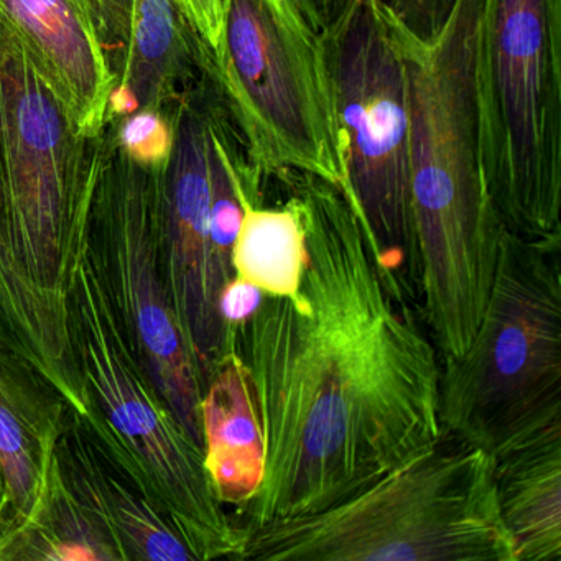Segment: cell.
Wrapping results in <instances>:
<instances>
[{"instance_id": "cell-1", "label": "cell", "mask_w": 561, "mask_h": 561, "mask_svg": "<svg viewBox=\"0 0 561 561\" xmlns=\"http://www.w3.org/2000/svg\"><path fill=\"white\" fill-rule=\"evenodd\" d=\"M307 239L295 298L264 297L232 334L251 373L265 476L245 530L328 511L443 436L442 357L380 277L336 186L285 173Z\"/></svg>"}, {"instance_id": "cell-2", "label": "cell", "mask_w": 561, "mask_h": 561, "mask_svg": "<svg viewBox=\"0 0 561 561\" xmlns=\"http://www.w3.org/2000/svg\"><path fill=\"white\" fill-rule=\"evenodd\" d=\"M481 2L455 0L445 24L426 38L387 11L409 87L420 310L442 360L461 357L474 337L504 232L489 196L479 133L476 48Z\"/></svg>"}, {"instance_id": "cell-3", "label": "cell", "mask_w": 561, "mask_h": 561, "mask_svg": "<svg viewBox=\"0 0 561 561\" xmlns=\"http://www.w3.org/2000/svg\"><path fill=\"white\" fill-rule=\"evenodd\" d=\"M241 560L515 561L492 458L443 435L328 511L248 531Z\"/></svg>"}, {"instance_id": "cell-4", "label": "cell", "mask_w": 561, "mask_h": 561, "mask_svg": "<svg viewBox=\"0 0 561 561\" xmlns=\"http://www.w3.org/2000/svg\"><path fill=\"white\" fill-rule=\"evenodd\" d=\"M71 327L91 402L80 422L101 455L172 524L196 561L241 560L248 530L226 514L202 446L140 363L93 245L75 277Z\"/></svg>"}, {"instance_id": "cell-5", "label": "cell", "mask_w": 561, "mask_h": 561, "mask_svg": "<svg viewBox=\"0 0 561 561\" xmlns=\"http://www.w3.org/2000/svg\"><path fill=\"white\" fill-rule=\"evenodd\" d=\"M439 419L491 458L561 423V238L502 232L474 337L442 360Z\"/></svg>"}, {"instance_id": "cell-6", "label": "cell", "mask_w": 561, "mask_h": 561, "mask_svg": "<svg viewBox=\"0 0 561 561\" xmlns=\"http://www.w3.org/2000/svg\"><path fill=\"white\" fill-rule=\"evenodd\" d=\"M219 83L255 185L305 173L353 203L327 28L307 0H222Z\"/></svg>"}, {"instance_id": "cell-7", "label": "cell", "mask_w": 561, "mask_h": 561, "mask_svg": "<svg viewBox=\"0 0 561 561\" xmlns=\"http://www.w3.org/2000/svg\"><path fill=\"white\" fill-rule=\"evenodd\" d=\"M476 96L502 229L561 238V0H482Z\"/></svg>"}, {"instance_id": "cell-8", "label": "cell", "mask_w": 561, "mask_h": 561, "mask_svg": "<svg viewBox=\"0 0 561 561\" xmlns=\"http://www.w3.org/2000/svg\"><path fill=\"white\" fill-rule=\"evenodd\" d=\"M80 137L27 58L0 44V196L9 245L48 323L73 350L71 291L91 245L100 188L96 170L75 150Z\"/></svg>"}, {"instance_id": "cell-9", "label": "cell", "mask_w": 561, "mask_h": 561, "mask_svg": "<svg viewBox=\"0 0 561 561\" xmlns=\"http://www.w3.org/2000/svg\"><path fill=\"white\" fill-rule=\"evenodd\" d=\"M327 42L354 206L390 294L420 304L409 87L389 12L380 0H354L327 28Z\"/></svg>"}, {"instance_id": "cell-10", "label": "cell", "mask_w": 561, "mask_h": 561, "mask_svg": "<svg viewBox=\"0 0 561 561\" xmlns=\"http://www.w3.org/2000/svg\"><path fill=\"white\" fill-rule=\"evenodd\" d=\"M160 192L134 175L98 188L91 245L130 344L160 397L203 448V380L183 341L160 262Z\"/></svg>"}, {"instance_id": "cell-11", "label": "cell", "mask_w": 561, "mask_h": 561, "mask_svg": "<svg viewBox=\"0 0 561 561\" xmlns=\"http://www.w3.org/2000/svg\"><path fill=\"white\" fill-rule=\"evenodd\" d=\"M209 119L183 114L160 192V262L173 317L205 389L228 331L219 314L209 245Z\"/></svg>"}, {"instance_id": "cell-12", "label": "cell", "mask_w": 561, "mask_h": 561, "mask_svg": "<svg viewBox=\"0 0 561 561\" xmlns=\"http://www.w3.org/2000/svg\"><path fill=\"white\" fill-rule=\"evenodd\" d=\"M0 44L27 58L80 136L103 126L113 77L83 0H0Z\"/></svg>"}, {"instance_id": "cell-13", "label": "cell", "mask_w": 561, "mask_h": 561, "mask_svg": "<svg viewBox=\"0 0 561 561\" xmlns=\"http://www.w3.org/2000/svg\"><path fill=\"white\" fill-rule=\"evenodd\" d=\"M42 387L47 386L0 350V508L2 515L11 512L0 535L41 511L58 461L67 407Z\"/></svg>"}, {"instance_id": "cell-14", "label": "cell", "mask_w": 561, "mask_h": 561, "mask_svg": "<svg viewBox=\"0 0 561 561\" xmlns=\"http://www.w3.org/2000/svg\"><path fill=\"white\" fill-rule=\"evenodd\" d=\"M58 461L65 482L103 531L117 560H195L172 524L101 455L83 423L68 410Z\"/></svg>"}, {"instance_id": "cell-15", "label": "cell", "mask_w": 561, "mask_h": 561, "mask_svg": "<svg viewBox=\"0 0 561 561\" xmlns=\"http://www.w3.org/2000/svg\"><path fill=\"white\" fill-rule=\"evenodd\" d=\"M203 458L222 505L244 508L265 476V438L254 382L234 344L222 354L203 389Z\"/></svg>"}, {"instance_id": "cell-16", "label": "cell", "mask_w": 561, "mask_h": 561, "mask_svg": "<svg viewBox=\"0 0 561 561\" xmlns=\"http://www.w3.org/2000/svg\"><path fill=\"white\" fill-rule=\"evenodd\" d=\"M492 469L515 561H560L561 423L499 453Z\"/></svg>"}, {"instance_id": "cell-17", "label": "cell", "mask_w": 561, "mask_h": 561, "mask_svg": "<svg viewBox=\"0 0 561 561\" xmlns=\"http://www.w3.org/2000/svg\"><path fill=\"white\" fill-rule=\"evenodd\" d=\"M244 215L232 252L236 277L257 287L265 297L295 298L307 264L304 221L288 196L278 208L259 205L257 192L242 198Z\"/></svg>"}, {"instance_id": "cell-18", "label": "cell", "mask_w": 561, "mask_h": 561, "mask_svg": "<svg viewBox=\"0 0 561 561\" xmlns=\"http://www.w3.org/2000/svg\"><path fill=\"white\" fill-rule=\"evenodd\" d=\"M47 331V318L12 255L0 196V347L25 353L38 346Z\"/></svg>"}, {"instance_id": "cell-19", "label": "cell", "mask_w": 561, "mask_h": 561, "mask_svg": "<svg viewBox=\"0 0 561 561\" xmlns=\"http://www.w3.org/2000/svg\"><path fill=\"white\" fill-rule=\"evenodd\" d=\"M134 41L144 60L173 67L179 58L180 35L172 0H137Z\"/></svg>"}, {"instance_id": "cell-20", "label": "cell", "mask_w": 561, "mask_h": 561, "mask_svg": "<svg viewBox=\"0 0 561 561\" xmlns=\"http://www.w3.org/2000/svg\"><path fill=\"white\" fill-rule=\"evenodd\" d=\"M121 140L136 162L153 167L169 162L175 142L165 121L152 113H140L127 121Z\"/></svg>"}, {"instance_id": "cell-21", "label": "cell", "mask_w": 561, "mask_h": 561, "mask_svg": "<svg viewBox=\"0 0 561 561\" xmlns=\"http://www.w3.org/2000/svg\"><path fill=\"white\" fill-rule=\"evenodd\" d=\"M380 4L403 27L426 38L435 35L445 24L455 0H380Z\"/></svg>"}, {"instance_id": "cell-22", "label": "cell", "mask_w": 561, "mask_h": 561, "mask_svg": "<svg viewBox=\"0 0 561 561\" xmlns=\"http://www.w3.org/2000/svg\"><path fill=\"white\" fill-rule=\"evenodd\" d=\"M265 295L249 282L239 277H232L221 295H219L218 308L222 323L228 331V343L231 346L232 334L241 324H244L264 301Z\"/></svg>"}, {"instance_id": "cell-23", "label": "cell", "mask_w": 561, "mask_h": 561, "mask_svg": "<svg viewBox=\"0 0 561 561\" xmlns=\"http://www.w3.org/2000/svg\"><path fill=\"white\" fill-rule=\"evenodd\" d=\"M213 57L222 41V0H173Z\"/></svg>"}, {"instance_id": "cell-24", "label": "cell", "mask_w": 561, "mask_h": 561, "mask_svg": "<svg viewBox=\"0 0 561 561\" xmlns=\"http://www.w3.org/2000/svg\"><path fill=\"white\" fill-rule=\"evenodd\" d=\"M307 2L320 19L323 27L328 28L341 18V14L353 4L354 0H307Z\"/></svg>"}, {"instance_id": "cell-25", "label": "cell", "mask_w": 561, "mask_h": 561, "mask_svg": "<svg viewBox=\"0 0 561 561\" xmlns=\"http://www.w3.org/2000/svg\"><path fill=\"white\" fill-rule=\"evenodd\" d=\"M2 522H4V515H2V508H0V531H2Z\"/></svg>"}, {"instance_id": "cell-26", "label": "cell", "mask_w": 561, "mask_h": 561, "mask_svg": "<svg viewBox=\"0 0 561 561\" xmlns=\"http://www.w3.org/2000/svg\"><path fill=\"white\" fill-rule=\"evenodd\" d=\"M307 4H308V2H307Z\"/></svg>"}]
</instances>
